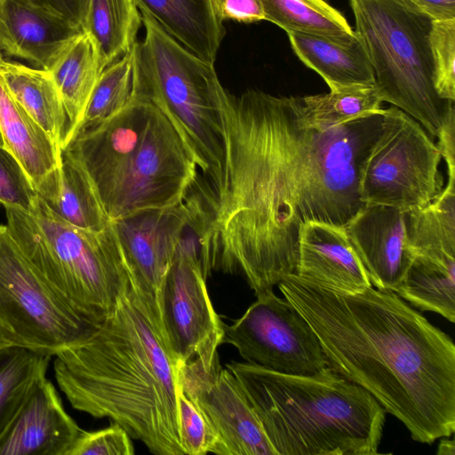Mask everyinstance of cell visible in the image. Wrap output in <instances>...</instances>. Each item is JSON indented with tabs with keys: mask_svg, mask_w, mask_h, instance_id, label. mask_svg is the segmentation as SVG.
I'll return each instance as SVG.
<instances>
[{
	"mask_svg": "<svg viewBox=\"0 0 455 455\" xmlns=\"http://www.w3.org/2000/svg\"><path fill=\"white\" fill-rule=\"evenodd\" d=\"M84 319L36 269L0 225V347L55 356L88 339Z\"/></svg>",
	"mask_w": 455,
	"mask_h": 455,
	"instance_id": "8",
	"label": "cell"
},
{
	"mask_svg": "<svg viewBox=\"0 0 455 455\" xmlns=\"http://www.w3.org/2000/svg\"><path fill=\"white\" fill-rule=\"evenodd\" d=\"M38 197L19 161L6 148L0 147V203L30 212Z\"/></svg>",
	"mask_w": 455,
	"mask_h": 455,
	"instance_id": "35",
	"label": "cell"
},
{
	"mask_svg": "<svg viewBox=\"0 0 455 455\" xmlns=\"http://www.w3.org/2000/svg\"><path fill=\"white\" fill-rule=\"evenodd\" d=\"M81 430L44 377L0 436V455H68Z\"/></svg>",
	"mask_w": 455,
	"mask_h": 455,
	"instance_id": "16",
	"label": "cell"
},
{
	"mask_svg": "<svg viewBox=\"0 0 455 455\" xmlns=\"http://www.w3.org/2000/svg\"><path fill=\"white\" fill-rule=\"evenodd\" d=\"M4 209L6 226L31 264L84 319L100 324L130 282L112 222L100 232L78 228L40 196L30 212Z\"/></svg>",
	"mask_w": 455,
	"mask_h": 455,
	"instance_id": "5",
	"label": "cell"
},
{
	"mask_svg": "<svg viewBox=\"0 0 455 455\" xmlns=\"http://www.w3.org/2000/svg\"><path fill=\"white\" fill-rule=\"evenodd\" d=\"M349 4L382 101L436 137L454 102L442 100L435 88L434 20L407 0H349Z\"/></svg>",
	"mask_w": 455,
	"mask_h": 455,
	"instance_id": "7",
	"label": "cell"
},
{
	"mask_svg": "<svg viewBox=\"0 0 455 455\" xmlns=\"http://www.w3.org/2000/svg\"><path fill=\"white\" fill-rule=\"evenodd\" d=\"M133 87L132 47L130 52L101 72L92 91L79 131L105 120L123 108L132 99Z\"/></svg>",
	"mask_w": 455,
	"mask_h": 455,
	"instance_id": "32",
	"label": "cell"
},
{
	"mask_svg": "<svg viewBox=\"0 0 455 455\" xmlns=\"http://www.w3.org/2000/svg\"><path fill=\"white\" fill-rule=\"evenodd\" d=\"M434 21L455 20V0H407Z\"/></svg>",
	"mask_w": 455,
	"mask_h": 455,
	"instance_id": "40",
	"label": "cell"
},
{
	"mask_svg": "<svg viewBox=\"0 0 455 455\" xmlns=\"http://www.w3.org/2000/svg\"><path fill=\"white\" fill-rule=\"evenodd\" d=\"M223 324L207 290L196 234L188 220L161 290L164 344L176 363L196 358L210 369L223 344Z\"/></svg>",
	"mask_w": 455,
	"mask_h": 455,
	"instance_id": "11",
	"label": "cell"
},
{
	"mask_svg": "<svg viewBox=\"0 0 455 455\" xmlns=\"http://www.w3.org/2000/svg\"><path fill=\"white\" fill-rule=\"evenodd\" d=\"M0 128L38 196L52 202L60 186L61 148L16 101L0 79Z\"/></svg>",
	"mask_w": 455,
	"mask_h": 455,
	"instance_id": "20",
	"label": "cell"
},
{
	"mask_svg": "<svg viewBox=\"0 0 455 455\" xmlns=\"http://www.w3.org/2000/svg\"><path fill=\"white\" fill-rule=\"evenodd\" d=\"M197 177L192 151L155 106L138 148L102 206L110 221L145 210L169 208L184 201Z\"/></svg>",
	"mask_w": 455,
	"mask_h": 455,
	"instance_id": "10",
	"label": "cell"
},
{
	"mask_svg": "<svg viewBox=\"0 0 455 455\" xmlns=\"http://www.w3.org/2000/svg\"><path fill=\"white\" fill-rule=\"evenodd\" d=\"M146 29L133 45V93L149 100L176 127L211 185L224 165L221 102L227 91L213 64L195 55L140 12Z\"/></svg>",
	"mask_w": 455,
	"mask_h": 455,
	"instance_id": "6",
	"label": "cell"
},
{
	"mask_svg": "<svg viewBox=\"0 0 455 455\" xmlns=\"http://www.w3.org/2000/svg\"><path fill=\"white\" fill-rule=\"evenodd\" d=\"M344 228L372 286L395 291L408 262L405 211L364 204Z\"/></svg>",
	"mask_w": 455,
	"mask_h": 455,
	"instance_id": "17",
	"label": "cell"
},
{
	"mask_svg": "<svg viewBox=\"0 0 455 455\" xmlns=\"http://www.w3.org/2000/svg\"><path fill=\"white\" fill-rule=\"evenodd\" d=\"M215 14L223 22L232 20L242 23L264 20L259 0H211Z\"/></svg>",
	"mask_w": 455,
	"mask_h": 455,
	"instance_id": "37",
	"label": "cell"
},
{
	"mask_svg": "<svg viewBox=\"0 0 455 455\" xmlns=\"http://www.w3.org/2000/svg\"><path fill=\"white\" fill-rule=\"evenodd\" d=\"M0 79L16 101L62 148L68 120L52 74L2 57Z\"/></svg>",
	"mask_w": 455,
	"mask_h": 455,
	"instance_id": "25",
	"label": "cell"
},
{
	"mask_svg": "<svg viewBox=\"0 0 455 455\" xmlns=\"http://www.w3.org/2000/svg\"><path fill=\"white\" fill-rule=\"evenodd\" d=\"M52 356L19 347H0V436L28 392L45 377Z\"/></svg>",
	"mask_w": 455,
	"mask_h": 455,
	"instance_id": "30",
	"label": "cell"
},
{
	"mask_svg": "<svg viewBox=\"0 0 455 455\" xmlns=\"http://www.w3.org/2000/svg\"><path fill=\"white\" fill-rule=\"evenodd\" d=\"M278 288L317 335L328 367L431 444L455 431V345L390 290H331L296 274Z\"/></svg>",
	"mask_w": 455,
	"mask_h": 455,
	"instance_id": "2",
	"label": "cell"
},
{
	"mask_svg": "<svg viewBox=\"0 0 455 455\" xmlns=\"http://www.w3.org/2000/svg\"><path fill=\"white\" fill-rule=\"evenodd\" d=\"M60 186L56 198L45 203L64 221L81 229L100 232L109 224L102 204L84 171L61 149Z\"/></svg>",
	"mask_w": 455,
	"mask_h": 455,
	"instance_id": "29",
	"label": "cell"
},
{
	"mask_svg": "<svg viewBox=\"0 0 455 455\" xmlns=\"http://www.w3.org/2000/svg\"><path fill=\"white\" fill-rule=\"evenodd\" d=\"M84 31L27 0H0V50L50 71Z\"/></svg>",
	"mask_w": 455,
	"mask_h": 455,
	"instance_id": "18",
	"label": "cell"
},
{
	"mask_svg": "<svg viewBox=\"0 0 455 455\" xmlns=\"http://www.w3.org/2000/svg\"><path fill=\"white\" fill-rule=\"evenodd\" d=\"M406 251L455 254V176L433 202L405 211Z\"/></svg>",
	"mask_w": 455,
	"mask_h": 455,
	"instance_id": "27",
	"label": "cell"
},
{
	"mask_svg": "<svg viewBox=\"0 0 455 455\" xmlns=\"http://www.w3.org/2000/svg\"><path fill=\"white\" fill-rule=\"evenodd\" d=\"M132 437L118 424L96 431L81 430L68 455H133Z\"/></svg>",
	"mask_w": 455,
	"mask_h": 455,
	"instance_id": "36",
	"label": "cell"
},
{
	"mask_svg": "<svg viewBox=\"0 0 455 455\" xmlns=\"http://www.w3.org/2000/svg\"><path fill=\"white\" fill-rule=\"evenodd\" d=\"M430 45L435 88L444 100L455 101V20L433 21Z\"/></svg>",
	"mask_w": 455,
	"mask_h": 455,
	"instance_id": "33",
	"label": "cell"
},
{
	"mask_svg": "<svg viewBox=\"0 0 455 455\" xmlns=\"http://www.w3.org/2000/svg\"><path fill=\"white\" fill-rule=\"evenodd\" d=\"M0 147H4V138H3V135H2V132H1V128H0Z\"/></svg>",
	"mask_w": 455,
	"mask_h": 455,
	"instance_id": "42",
	"label": "cell"
},
{
	"mask_svg": "<svg viewBox=\"0 0 455 455\" xmlns=\"http://www.w3.org/2000/svg\"><path fill=\"white\" fill-rule=\"evenodd\" d=\"M179 363L149 297L130 274L114 311L81 344L55 355L56 381L73 408L108 418L156 455L180 445Z\"/></svg>",
	"mask_w": 455,
	"mask_h": 455,
	"instance_id": "3",
	"label": "cell"
},
{
	"mask_svg": "<svg viewBox=\"0 0 455 455\" xmlns=\"http://www.w3.org/2000/svg\"><path fill=\"white\" fill-rule=\"evenodd\" d=\"M0 58H2V53H1V50H0Z\"/></svg>",
	"mask_w": 455,
	"mask_h": 455,
	"instance_id": "43",
	"label": "cell"
},
{
	"mask_svg": "<svg viewBox=\"0 0 455 455\" xmlns=\"http://www.w3.org/2000/svg\"><path fill=\"white\" fill-rule=\"evenodd\" d=\"M221 180L197 177L188 200L204 276L241 275L255 296L295 274L302 226L345 227L364 205L363 164L385 109L320 131L302 97L228 92L220 108Z\"/></svg>",
	"mask_w": 455,
	"mask_h": 455,
	"instance_id": "1",
	"label": "cell"
},
{
	"mask_svg": "<svg viewBox=\"0 0 455 455\" xmlns=\"http://www.w3.org/2000/svg\"><path fill=\"white\" fill-rule=\"evenodd\" d=\"M288 37L297 57L324 80L330 91L375 84L372 67L357 36L343 41L291 32Z\"/></svg>",
	"mask_w": 455,
	"mask_h": 455,
	"instance_id": "22",
	"label": "cell"
},
{
	"mask_svg": "<svg viewBox=\"0 0 455 455\" xmlns=\"http://www.w3.org/2000/svg\"><path fill=\"white\" fill-rule=\"evenodd\" d=\"M295 274L345 293L372 286L344 227L316 221L301 228Z\"/></svg>",
	"mask_w": 455,
	"mask_h": 455,
	"instance_id": "19",
	"label": "cell"
},
{
	"mask_svg": "<svg viewBox=\"0 0 455 455\" xmlns=\"http://www.w3.org/2000/svg\"><path fill=\"white\" fill-rule=\"evenodd\" d=\"M264 20L287 34L298 32L350 41L355 30L337 9L324 0H259Z\"/></svg>",
	"mask_w": 455,
	"mask_h": 455,
	"instance_id": "28",
	"label": "cell"
},
{
	"mask_svg": "<svg viewBox=\"0 0 455 455\" xmlns=\"http://www.w3.org/2000/svg\"><path fill=\"white\" fill-rule=\"evenodd\" d=\"M395 292L421 311L455 322V254L414 252Z\"/></svg>",
	"mask_w": 455,
	"mask_h": 455,
	"instance_id": "23",
	"label": "cell"
},
{
	"mask_svg": "<svg viewBox=\"0 0 455 455\" xmlns=\"http://www.w3.org/2000/svg\"><path fill=\"white\" fill-rule=\"evenodd\" d=\"M141 24L134 0H90L84 33L92 38L103 69L130 52Z\"/></svg>",
	"mask_w": 455,
	"mask_h": 455,
	"instance_id": "26",
	"label": "cell"
},
{
	"mask_svg": "<svg viewBox=\"0 0 455 455\" xmlns=\"http://www.w3.org/2000/svg\"><path fill=\"white\" fill-rule=\"evenodd\" d=\"M442 159L419 123L396 107L385 109L383 132L363 166V203L404 211L427 205L444 188Z\"/></svg>",
	"mask_w": 455,
	"mask_h": 455,
	"instance_id": "9",
	"label": "cell"
},
{
	"mask_svg": "<svg viewBox=\"0 0 455 455\" xmlns=\"http://www.w3.org/2000/svg\"><path fill=\"white\" fill-rule=\"evenodd\" d=\"M437 147L446 162L448 175H455V108L451 104L436 136Z\"/></svg>",
	"mask_w": 455,
	"mask_h": 455,
	"instance_id": "39",
	"label": "cell"
},
{
	"mask_svg": "<svg viewBox=\"0 0 455 455\" xmlns=\"http://www.w3.org/2000/svg\"><path fill=\"white\" fill-rule=\"evenodd\" d=\"M177 403L180 445L185 455L213 453L216 438L206 420L182 389L178 377Z\"/></svg>",
	"mask_w": 455,
	"mask_h": 455,
	"instance_id": "34",
	"label": "cell"
},
{
	"mask_svg": "<svg viewBox=\"0 0 455 455\" xmlns=\"http://www.w3.org/2000/svg\"><path fill=\"white\" fill-rule=\"evenodd\" d=\"M170 36L202 60L214 64L225 28L211 0H134Z\"/></svg>",
	"mask_w": 455,
	"mask_h": 455,
	"instance_id": "21",
	"label": "cell"
},
{
	"mask_svg": "<svg viewBox=\"0 0 455 455\" xmlns=\"http://www.w3.org/2000/svg\"><path fill=\"white\" fill-rule=\"evenodd\" d=\"M243 389L275 455L379 452L386 411L363 387L330 367L311 376L249 363L225 365Z\"/></svg>",
	"mask_w": 455,
	"mask_h": 455,
	"instance_id": "4",
	"label": "cell"
},
{
	"mask_svg": "<svg viewBox=\"0 0 455 455\" xmlns=\"http://www.w3.org/2000/svg\"><path fill=\"white\" fill-rule=\"evenodd\" d=\"M188 217L184 199L169 208L145 210L111 221L129 272L150 298L160 323L163 282Z\"/></svg>",
	"mask_w": 455,
	"mask_h": 455,
	"instance_id": "14",
	"label": "cell"
},
{
	"mask_svg": "<svg viewBox=\"0 0 455 455\" xmlns=\"http://www.w3.org/2000/svg\"><path fill=\"white\" fill-rule=\"evenodd\" d=\"M46 9L84 32L90 0H27Z\"/></svg>",
	"mask_w": 455,
	"mask_h": 455,
	"instance_id": "38",
	"label": "cell"
},
{
	"mask_svg": "<svg viewBox=\"0 0 455 455\" xmlns=\"http://www.w3.org/2000/svg\"><path fill=\"white\" fill-rule=\"evenodd\" d=\"M436 454L438 455H455V443L453 439L448 436L441 437Z\"/></svg>",
	"mask_w": 455,
	"mask_h": 455,
	"instance_id": "41",
	"label": "cell"
},
{
	"mask_svg": "<svg viewBox=\"0 0 455 455\" xmlns=\"http://www.w3.org/2000/svg\"><path fill=\"white\" fill-rule=\"evenodd\" d=\"M154 108L133 93L123 108L80 130L62 148L84 171L101 204L138 148Z\"/></svg>",
	"mask_w": 455,
	"mask_h": 455,
	"instance_id": "15",
	"label": "cell"
},
{
	"mask_svg": "<svg viewBox=\"0 0 455 455\" xmlns=\"http://www.w3.org/2000/svg\"><path fill=\"white\" fill-rule=\"evenodd\" d=\"M102 71L95 45L84 32L74 40L49 71L59 89L68 120L62 148L79 131Z\"/></svg>",
	"mask_w": 455,
	"mask_h": 455,
	"instance_id": "24",
	"label": "cell"
},
{
	"mask_svg": "<svg viewBox=\"0 0 455 455\" xmlns=\"http://www.w3.org/2000/svg\"><path fill=\"white\" fill-rule=\"evenodd\" d=\"M306 119L324 131L381 109L382 99L376 84H356L328 93L302 97Z\"/></svg>",
	"mask_w": 455,
	"mask_h": 455,
	"instance_id": "31",
	"label": "cell"
},
{
	"mask_svg": "<svg viewBox=\"0 0 455 455\" xmlns=\"http://www.w3.org/2000/svg\"><path fill=\"white\" fill-rule=\"evenodd\" d=\"M179 379L216 438L217 455H275L243 389L220 357L210 369L193 358L179 363Z\"/></svg>",
	"mask_w": 455,
	"mask_h": 455,
	"instance_id": "13",
	"label": "cell"
},
{
	"mask_svg": "<svg viewBox=\"0 0 455 455\" xmlns=\"http://www.w3.org/2000/svg\"><path fill=\"white\" fill-rule=\"evenodd\" d=\"M256 297L241 317L223 324V343L246 363L283 374L311 376L328 367L317 335L289 300L273 290Z\"/></svg>",
	"mask_w": 455,
	"mask_h": 455,
	"instance_id": "12",
	"label": "cell"
}]
</instances>
